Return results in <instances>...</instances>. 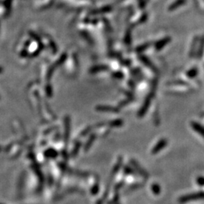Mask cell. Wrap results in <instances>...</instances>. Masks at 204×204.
I'll return each mask as SVG.
<instances>
[{"label": "cell", "mask_w": 204, "mask_h": 204, "mask_svg": "<svg viewBox=\"0 0 204 204\" xmlns=\"http://www.w3.org/2000/svg\"><path fill=\"white\" fill-rule=\"evenodd\" d=\"M154 95H155V93L150 92V94H149L146 97V99H144V103H143L142 106H141V107L140 108L139 111H138V117H140V118L143 117V116L145 115V113H147V111L148 110L149 107H150V104H151V101H152V99H153Z\"/></svg>", "instance_id": "2"}, {"label": "cell", "mask_w": 204, "mask_h": 204, "mask_svg": "<svg viewBox=\"0 0 204 204\" xmlns=\"http://www.w3.org/2000/svg\"><path fill=\"white\" fill-rule=\"evenodd\" d=\"M144 186V183L143 182H136V183H133L132 185H129L126 188L124 189V194H129L130 193L134 192V191H137V190L140 189L142 187Z\"/></svg>", "instance_id": "6"}, {"label": "cell", "mask_w": 204, "mask_h": 204, "mask_svg": "<svg viewBox=\"0 0 204 204\" xmlns=\"http://www.w3.org/2000/svg\"><path fill=\"white\" fill-rule=\"evenodd\" d=\"M185 2H186V0H177V1H175L173 4H172L170 6H169V11L175 10V9H178V7H180L181 5L185 4Z\"/></svg>", "instance_id": "11"}, {"label": "cell", "mask_w": 204, "mask_h": 204, "mask_svg": "<svg viewBox=\"0 0 204 204\" xmlns=\"http://www.w3.org/2000/svg\"><path fill=\"white\" fill-rule=\"evenodd\" d=\"M198 40H199L198 36H195L194 40H193L192 44H191V50H190V57H192L196 54V49H197V43H198Z\"/></svg>", "instance_id": "9"}, {"label": "cell", "mask_w": 204, "mask_h": 204, "mask_svg": "<svg viewBox=\"0 0 204 204\" xmlns=\"http://www.w3.org/2000/svg\"><path fill=\"white\" fill-rule=\"evenodd\" d=\"M171 42V38L169 36L165 37V38L162 39V40H159L158 42L155 43V49L157 51H160L162 49L167 46L169 43Z\"/></svg>", "instance_id": "7"}, {"label": "cell", "mask_w": 204, "mask_h": 204, "mask_svg": "<svg viewBox=\"0 0 204 204\" xmlns=\"http://www.w3.org/2000/svg\"><path fill=\"white\" fill-rule=\"evenodd\" d=\"M150 46H151V43H144V44L138 46V47L135 49V51H136L137 53H141L143 52V51L147 50L149 47H150Z\"/></svg>", "instance_id": "12"}, {"label": "cell", "mask_w": 204, "mask_h": 204, "mask_svg": "<svg viewBox=\"0 0 204 204\" xmlns=\"http://www.w3.org/2000/svg\"><path fill=\"white\" fill-rule=\"evenodd\" d=\"M118 204H119V203H118Z\"/></svg>", "instance_id": "23"}, {"label": "cell", "mask_w": 204, "mask_h": 204, "mask_svg": "<svg viewBox=\"0 0 204 204\" xmlns=\"http://www.w3.org/2000/svg\"><path fill=\"white\" fill-rule=\"evenodd\" d=\"M114 76L116 78H119V79H122V78H123V77H124V75L123 74V73H121V72L116 73V74H114Z\"/></svg>", "instance_id": "22"}, {"label": "cell", "mask_w": 204, "mask_h": 204, "mask_svg": "<svg viewBox=\"0 0 204 204\" xmlns=\"http://www.w3.org/2000/svg\"><path fill=\"white\" fill-rule=\"evenodd\" d=\"M196 182L197 185L200 187H204V177L203 176H198L196 178Z\"/></svg>", "instance_id": "17"}, {"label": "cell", "mask_w": 204, "mask_h": 204, "mask_svg": "<svg viewBox=\"0 0 204 204\" xmlns=\"http://www.w3.org/2000/svg\"><path fill=\"white\" fill-rule=\"evenodd\" d=\"M168 144V140L166 138H161L157 144H155V146L152 148L151 150V154L155 155L157 154L160 151H161L162 150L165 148V147L167 146Z\"/></svg>", "instance_id": "4"}, {"label": "cell", "mask_w": 204, "mask_h": 204, "mask_svg": "<svg viewBox=\"0 0 204 204\" xmlns=\"http://www.w3.org/2000/svg\"><path fill=\"white\" fill-rule=\"evenodd\" d=\"M197 74H198V69H197V67H193L192 69L189 70V71L187 72L186 75L188 78L192 79V78L195 77L197 75Z\"/></svg>", "instance_id": "16"}, {"label": "cell", "mask_w": 204, "mask_h": 204, "mask_svg": "<svg viewBox=\"0 0 204 204\" xmlns=\"http://www.w3.org/2000/svg\"><path fill=\"white\" fill-rule=\"evenodd\" d=\"M204 52V36L202 37L201 40L200 42V44H199V48L198 50H197L196 54H197V57L198 59H200L203 56Z\"/></svg>", "instance_id": "10"}, {"label": "cell", "mask_w": 204, "mask_h": 204, "mask_svg": "<svg viewBox=\"0 0 204 204\" xmlns=\"http://www.w3.org/2000/svg\"><path fill=\"white\" fill-rule=\"evenodd\" d=\"M199 200H204V191H197L182 196L178 198V202L181 204H185Z\"/></svg>", "instance_id": "1"}, {"label": "cell", "mask_w": 204, "mask_h": 204, "mask_svg": "<svg viewBox=\"0 0 204 204\" xmlns=\"http://www.w3.org/2000/svg\"><path fill=\"white\" fill-rule=\"evenodd\" d=\"M123 172L125 175H136V172L135 171V169L131 168L129 166H124L123 167Z\"/></svg>", "instance_id": "14"}, {"label": "cell", "mask_w": 204, "mask_h": 204, "mask_svg": "<svg viewBox=\"0 0 204 204\" xmlns=\"http://www.w3.org/2000/svg\"><path fill=\"white\" fill-rule=\"evenodd\" d=\"M138 58H139V60L141 61V62L143 64L145 65V66L147 67H148L150 70H151L153 72H157V67H156L155 65L152 63L151 61H150L148 57H146L145 55H140L139 57H138Z\"/></svg>", "instance_id": "5"}, {"label": "cell", "mask_w": 204, "mask_h": 204, "mask_svg": "<svg viewBox=\"0 0 204 204\" xmlns=\"http://www.w3.org/2000/svg\"><path fill=\"white\" fill-rule=\"evenodd\" d=\"M191 126H192L193 129H194L195 132H197V133L200 134L202 137H203L204 138V127L203 126H201L200 123H198L194 122V121L191 123Z\"/></svg>", "instance_id": "8"}, {"label": "cell", "mask_w": 204, "mask_h": 204, "mask_svg": "<svg viewBox=\"0 0 204 204\" xmlns=\"http://www.w3.org/2000/svg\"><path fill=\"white\" fill-rule=\"evenodd\" d=\"M124 43L126 46H129L132 43V31L131 29H127L124 36Z\"/></svg>", "instance_id": "13"}, {"label": "cell", "mask_w": 204, "mask_h": 204, "mask_svg": "<svg viewBox=\"0 0 204 204\" xmlns=\"http://www.w3.org/2000/svg\"><path fill=\"white\" fill-rule=\"evenodd\" d=\"M130 163L132 166H133L134 169L136 172V173H138V175H141L143 178L147 180V179L149 178V173L141 166L139 163L135 159H131L130 160Z\"/></svg>", "instance_id": "3"}, {"label": "cell", "mask_w": 204, "mask_h": 204, "mask_svg": "<svg viewBox=\"0 0 204 204\" xmlns=\"http://www.w3.org/2000/svg\"><path fill=\"white\" fill-rule=\"evenodd\" d=\"M124 183H125L124 182H119V183H118L116 186H115L114 190L116 193H118V191H119V190H120L121 188L124 186Z\"/></svg>", "instance_id": "20"}, {"label": "cell", "mask_w": 204, "mask_h": 204, "mask_svg": "<svg viewBox=\"0 0 204 204\" xmlns=\"http://www.w3.org/2000/svg\"><path fill=\"white\" fill-rule=\"evenodd\" d=\"M123 124V121L122 120V119H116V120L113 121L111 123V126H121Z\"/></svg>", "instance_id": "18"}, {"label": "cell", "mask_w": 204, "mask_h": 204, "mask_svg": "<svg viewBox=\"0 0 204 204\" xmlns=\"http://www.w3.org/2000/svg\"><path fill=\"white\" fill-rule=\"evenodd\" d=\"M119 193H118V194H116V195L114 196L113 199L111 200L110 204H118L119 203Z\"/></svg>", "instance_id": "19"}, {"label": "cell", "mask_w": 204, "mask_h": 204, "mask_svg": "<svg viewBox=\"0 0 204 204\" xmlns=\"http://www.w3.org/2000/svg\"><path fill=\"white\" fill-rule=\"evenodd\" d=\"M133 100V99H126V100L123 101L122 102H120V104H119V106H121V107H123V106H126L128 104H129V102H131Z\"/></svg>", "instance_id": "21"}, {"label": "cell", "mask_w": 204, "mask_h": 204, "mask_svg": "<svg viewBox=\"0 0 204 204\" xmlns=\"http://www.w3.org/2000/svg\"><path fill=\"white\" fill-rule=\"evenodd\" d=\"M151 188L152 193L155 194V195H159L161 193V187L157 183H154L151 185V188Z\"/></svg>", "instance_id": "15"}]
</instances>
